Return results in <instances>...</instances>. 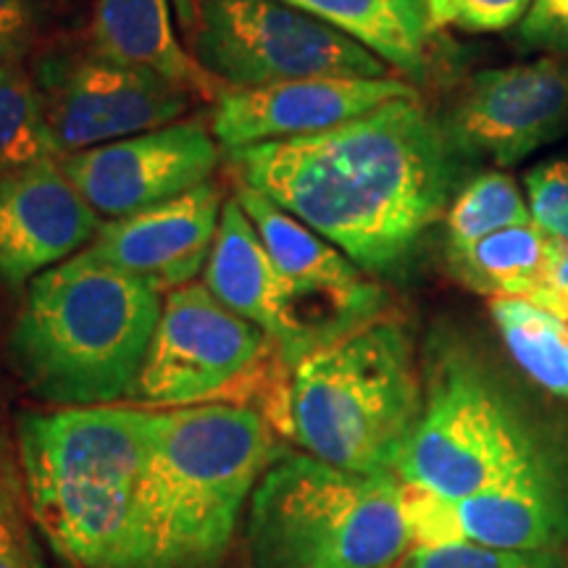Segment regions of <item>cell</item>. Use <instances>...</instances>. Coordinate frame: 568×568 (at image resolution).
<instances>
[{
    "instance_id": "obj_26",
    "label": "cell",
    "mask_w": 568,
    "mask_h": 568,
    "mask_svg": "<svg viewBox=\"0 0 568 568\" xmlns=\"http://www.w3.org/2000/svg\"><path fill=\"white\" fill-rule=\"evenodd\" d=\"M531 3L535 0H432L429 21L435 32L445 27L474 34L506 32L521 24Z\"/></svg>"
},
{
    "instance_id": "obj_28",
    "label": "cell",
    "mask_w": 568,
    "mask_h": 568,
    "mask_svg": "<svg viewBox=\"0 0 568 568\" xmlns=\"http://www.w3.org/2000/svg\"><path fill=\"white\" fill-rule=\"evenodd\" d=\"M524 301H531L568 324V245H550V258L548 266H545L542 282Z\"/></svg>"
},
{
    "instance_id": "obj_5",
    "label": "cell",
    "mask_w": 568,
    "mask_h": 568,
    "mask_svg": "<svg viewBox=\"0 0 568 568\" xmlns=\"http://www.w3.org/2000/svg\"><path fill=\"white\" fill-rule=\"evenodd\" d=\"M395 477L458 503L474 495L568 493V437L466 351L437 353Z\"/></svg>"
},
{
    "instance_id": "obj_24",
    "label": "cell",
    "mask_w": 568,
    "mask_h": 568,
    "mask_svg": "<svg viewBox=\"0 0 568 568\" xmlns=\"http://www.w3.org/2000/svg\"><path fill=\"white\" fill-rule=\"evenodd\" d=\"M0 568H45L21 477H17V468L3 456H0Z\"/></svg>"
},
{
    "instance_id": "obj_8",
    "label": "cell",
    "mask_w": 568,
    "mask_h": 568,
    "mask_svg": "<svg viewBox=\"0 0 568 568\" xmlns=\"http://www.w3.org/2000/svg\"><path fill=\"white\" fill-rule=\"evenodd\" d=\"M195 27V61L224 88L382 80L393 71L335 27L280 0H203Z\"/></svg>"
},
{
    "instance_id": "obj_14",
    "label": "cell",
    "mask_w": 568,
    "mask_h": 568,
    "mask_svg": "<svg viewBox=\"0 0 568 568\" xmlns=\"http://www.w3.org/2000/svg\"><path fill=\"white\" fill-rule=\"evenodd\" d=\"M98 213L71 184L61 161L0 174V282L19 290L90 245Z\"/></svg>"
},
{
    "instance_id": "obj_4",
    "label": "cell",
    "mask_w": 568,
    "mask_h": 568,
    "mask_svg": "<svg viewBox=\"0 0 568 568\" xmlns=\"http://www.w3.org/2000/svg\"><path fill=\"white\" fill-rule=\"evenodd\" d=\"M151 408L88 406L19 416V471L34 527L77 568H126Z\"/></svg>"
},
{
    "instance_id": "obj_2",
    "label": "cell",
    "mask_w": 568,
    "mask_h": 568,
    "mask_svg": "<svg viewBox=\"0 0 568 568\" xmlns=\"http://www.w3.org/2000/svg\"><path fill=\"white\" fill-rule=\"evenodd\" d=\"M276 458L272 426L253 408L153 410L126 568H219Z\"/></svg>"
},
{
    "instance_id": "obj_29",
    "label": "cell",
    "mask_w": 568,
    "mask_h": 568,
    "mask_svg": "<svg viewBox=\"0 0 568 568\" xmlns=\"http://www.w3.org/2000/svg\"><path fill=\"white\" fill-rule=\"evenodd\" d=\"M34 21H38V0H0V45L24 55Z\"/></svg>"
},
{
    "instance_id": "obj_7",
    "label": "cell",
    "mask_w": 568,
    "mask_h": 568,
    "mask_svg": "<svg viewBox=\"0 0 568 568\" xmlns=\"http://www.w3.org/2000/svg\"><path fill=\"white\" fill-rule=\"evenodd\" d=\"M410 542L406 487L393 474L282 456L247 503V568H393Z\"/></svg>"
},
{
    "instance_id": "obj_22",
    "label": "cell",
    "mask_w": 568,
    "mask_h": 568,
    "mask_svg": "<svg viewBox=\"0 0 568 568\" xmlns=\"http://www.w3.org/2000/svg\"><path fill=\"white\" fill-rule=\"evenodd\" d=\"M529 205L518 184L503 172H485L460 190L445 216L447 258L466 253L489 234L529 224Z\"/></svg>"
},
{
    "instance_id": "obj_6",
    "label": "cell",
    "mask_w": 568,
    "mask_h": 568,
    "mask_svg": "<svg viewBox=\"0 0 568 568\" xmlns=\"http://www.w3.org/2000/svg\"><path fill=\"white\" fill-rule=\"evenodd\" d=\"M422 406L406 326L374 318L293 366L282 416L305 456L395 477Z\"/></svg>"
},
{
    "instance_id": "obj_10",
    "label": "cell",
    "mask_w": 568,
    "mask_h": 568,
    "mask_svg": "<svg viewBox=\"0 0 568 568\" xmlns=\"http://www.w3.org/2000/svg\"><path fill=\"white\" fill-rule=\"evenodd\" d=\"M443 130L456 153L514 166L568 130V59H542L474 74Z\"/></svg>"
},
{
    "instance_id": "obj_27",
    "label": "cell",
    "mask_w": 568,
    "mask_h": 568,
    "mask_svg": "<svg viewBox=\"0 0 568 568\" xmlns=\"http://www.w3.org/2000/svg\"><path fill=\"white\" fill-rule=\"evenodd\" d=\"M516 38L531 51L568 53V0H535L516 27Z\"/></svg>"
},
{
    "instance_id": "obj_21",
    "label": "cell",
    "mask_w": 568,
    "mask_h": 568,
    "mask_svg": "<svg viewBox=\"0 0 568 568\" xmlns=\"http://www.w3.org/2000/svg\"><path fill=\"white\" fill-rule=\"evenodd\" d=\"M42 161H63L42 95L21 59L0 63V174Z\"/></svg>"
},
{
    "instance_id": "obj_19",
    "label": "cell",
    "mask_w": 568,
    "mask_h": 568,
    "mask_svg": "<svg viewBox=\"0 0 568 568\" xmlns=\"http://www.w3.org/2000/svg\"><path fill=\"white\" fill-rule=\"evenodd\" d=\"M550 240L535 224H518L453 255L450 268L474 293L495 297H529L542 282Z\"/></svg>"
},
{
    "instance_id": "obj_1",
    "label": "cell",
    "mask_w": 568,
    "mask_h": 568,
    "mask_svg": "<svg viewBox=\"0 0 568 568\" xmlns=\"http://www.w3.org/2000/svg\"><path fill=\"white\" fill-rule=\"evenodd\" d=\"M240 184L322 234L364 272L414 253L450 203L456 151L416 95L308 138L230 153Z\"/></svg>"
},
{
    "instance_id": "obj_3",
    "label": "cell",
    "mask_w": 568,
    "mask_h": 568,
    "mask_svg": "<svg viewBox=\"0 0 568 568\" xmlns=\"http://www.w3.org/2000/svg\"><path fill=\"white\" fill-rule=\"evenodd\" d=\"M161 290L88 251L34 276L9 329L11 368L55 408L132 395L161 318Z\"/></svg>"
},
{
    "instance_id": "obj_20",
    "label": "cell",
    "mask_w": 568,
    "mask_h": 568,
    "mask_svg": "<svg viewBox=\"0 0 568 568\" xmlns=\"http://www.w3.org/2000/svg\"><path fill=\"white\" fill-rule=\"evenodd\" d=\"M497 335L514 364L545 393L568 400V324L524 297L489 301Z\"/></svg>"
},
{
    "instance_id": "obj_9",
    "label": "cell",
    "mask_w": 568,
    "mask_h": 568,
    "mask_svg": "<svg viewBox=\"0 0 568 568\" xmlns=\"http://www.w3.org/2000/svg\"><path fill=\"white\" fill-rule=\"evenodd\" d=\"M272 347L261 326L226 308L203 284L166 295L130 400L140 408H184L222 393Z\"/></svg>"
},
{
    "instance_id": "obj_11",
    "label": "cell",
    "mask_w": 568,
    "mask_h": 568,
    "mask_svg": "<svg viewBox=\"0 0 568 568\" xmlns=\"http://www.w3.org/2000/svg\"><path fill=\"white\" fill-rule=\"evenodd\" d=\"M219 159L216 138L184 122L63 155L61 166L92 211L119 219L211 182Z\"/></svg>"
},
{
    "instance_id": "obj_17",
    "label": "cell",
    "mask_w": 568,
    "mask_h": 568,
    "mask_svg": "<svg viewBox=\"0 0 568 568\" xmlns=\"http://www.w3.org/2000/svg\"><path fill=\"white\" fill-rule=\"evenodd\" d=\"M205 287L226 308L261 326L268 339H274L287 287L237 197L222 209V222L205 264Z\"/></svg>"
},
{
    "instance_id": "obj_25",
    "label": "cell",
    "mask_w": 568,
    "mask_h": 568,
    "mask_svg": "<svg viewBox=\"0 0 568 568\" xmlns=\"http://www.w3.org/2000/svg\"><path fill=\"white\" fill-rule=\"evenodd\" d=\"M531 224L550 243L568 245V161L539 163L524 176Z\"/></svg>"
},
{
    "instance_id": "obj_18",
    "label": "cell",
    "mask_w": 568,
    "mask_h": 568,
    "mask_svg": "<svg viewBox=\"0 0 568 568\" xmlns=\"http://www.w3.org/2000/svg\"><path fill=\"white\" fill-rule=\"evenodd\" d=\"M372 51L389 69L424 80L432 63L429 3L426 0H280Z\"/></svg>"
},
{
    "instance_id": "obj_31",
    "label": "cell",
    "mask_w": 568,
    "mask_h": 568,
    "mask_svg": "<svg viewBox=\"0 0 568 568\" xmlns=\"http://www.w3.org/2000/svg\"><path fill=\"white\" fill-rule=\"evenodd\" d=\"M13 59H21V53L13 51V48H6V45H0V63H6V61H13Z\"/></svg>"
},
{
    "instance_id": "obj_23",
    "label": "cell",
    "mask_w": 568,
    "mask_h": 568,
    "mask_svg": "<svg viewBox=\"0 0 568 568\" xmlns=\"http://www.w3.org/2000/svg\"><path fill=\"white\" fill-rule=\"evenodd\" d=\"M403 568H568V552L560 550H495L474 542L416 545Z\"/></svg>"
},
{
    "instance_id": "obj_32",
    "label": "cell",
    "mask_w": 568,
    "mask_h": 568,
    "mask_svg": "<svg viewBox=\"0 0 568 568\" xmlns=\"http://www.w3.org/2000/svg\"><path fill=\"white\" fill-rule=\"evenodd\" d=\"M426 3H432V0H426Z\"/></svg>"
},
{
    "instance_id": "obj_30",
    "label": "cell",
    "mask_w": 568,
    "mask_h": 568,
    "mask_svg": "<svg viewBox=\"0 0 568 568\" xmlns=\"http://www.w3.org/2000/svg\"><path fill=\"white\" fill-rule=\"evenodd\" d=\"M176 17H180L182 27H187V30H195L197 24V3L195 0H172Z\"/></svg>"
},
{
    "instance_id": "obj_13",
    "label": "cell",
    "mask_w": 568,
    "mask_h": 568,
    "mask_svg": "<svg viewBox=\"0 0 568 568\" xmlns=\"http://www.w3.org/2000/svg\"><path fill=\"white\" fill-rule=\"evenodd\" d=\"M416 95L408 82L382 80H293L264 88H224L213 109V138L226 153L264 142L308 138L353 122L395 98Z\"/></svg>"
},
{
    "instance_id": "obj_12",
    "label": "cell",
    "mask_w": 568,
    "mask_h": 568,
    "mask_svg": "<svg viewBox=\"0 0 568 568\" xmlns=\"http://www.w3.org/2000/svg\"><path fill=\"white\" fill-rule=\"evenodd\" d=\"M40 95L61 153L71 155L174 124L190 92L148 69L95 55L53 69Z\"/></svg>"
},
{
    "instance_id": "obj_15",
    "label": "cell",
    "mask_w": 568,
    "mask_h": 568,
    "mask_svg": "<svg viewBox=\"0 0 568 568\" xmlns=\"http://www.w3.org/2000/svg\"><path fill=\"white\" fill-rule=\"evenodd\" d=\"M222 209L219 184L205 182L174 201L111 219L84 251L159 290L184 287L209 264Z\"/></svg>"
},
{
    "instance_id": "obj_16",
    "label": "cell",
    "mask_w": 568,
    "mask_h": 568,
    "mask_svg": "<svg viewBox=\"0 0 568 568\" xmlns=\"http://www.w3.org/2000/svg\"><path fill=\"white\" fill-rule=\"evenodd\" d=\"M172 0H95V55L124 67L148 69L182 90L219 98L224 84L205 71L176 40Z\"/></svg>"
}]
</instances>
